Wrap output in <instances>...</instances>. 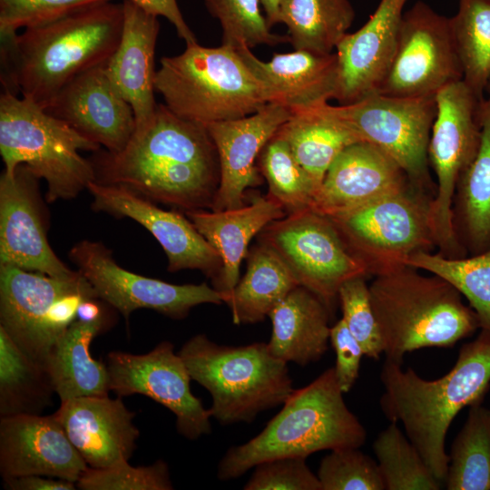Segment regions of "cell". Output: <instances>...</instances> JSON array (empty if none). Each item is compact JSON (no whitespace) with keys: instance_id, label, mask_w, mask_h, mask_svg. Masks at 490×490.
Wrapping results in <instances>:
<instances>
[{"instance_id":"obj_1","label":"cell","mask_w":490,"mask_h":490,"mask_svg":"<svg viewBox=\"0 0 490 490\" xmlns=\"http://www.w3.org/2000/svg\"><path fill=\"white\" fill-rule=\"evenodd\" d=\"M96 181L121 185L184 212L211 209L220 171L205 125L182 119L157 104L151 122L134 130L118 152H95Z\"/></svg>"},{"instance_id":"obj_2","label":"cell","mask_w":490,"mask_h":490,"mask_svg":"<svg viewBox=\"0 0 490 490\" xmlns=\"http://www.w3.org/2000/svg\"><path fill=\"white\" fill-rule=\"evenodd\" d=\"M123 7L113 1L1 38L4 91L44 109L77 75L106 66L121 40Z\"/></svg>"},{"instance_id":"obj_3","label":"cell","mask_w":490,"mask_h":490,"mask_svg":"<svg viewBox=\"0 0 490 490\" xmlns=\"http://www.w3.org/2000/svg\"><path fill=\"white\" fill-rule=\"evenodd\" d=\"M380 379L384 415L402 424L435 477L445 482L447 430L461 409L481 402L490 384V335L481 331L475 340L464 344L453 368L438 379H423L387 359Z\"/></svg>"},{"instance_id":"obj_4","label":"cell","mask_w":490,"mask_h":490,"mask_svg":"<svg viewBox=\"0 0 490 490\" xmlns=\"http://www.w3.org/2000/svg\"><path fill=\"white\" fill-rule=\"evenodd\" d=\"M335 368L304 387L294 389L281 410L248 442L230 447L218 465L221 481L238 478L259 463L346 447H360L365 427L348 409Z\"/></svg>"},{"instance_id":"obj_5","label":"cell","mask_w":490,"mask_h":490,"mask_svg":"<svg viewBox=\"0 0 490 490\" xmlns=\"http://www.w3.org/2000/svg\"><path fill=\"white\" fill-rule=\"evenodd\" d=\"M405 265L374 276L368 285L386 359L402 365L404 356L423 348H451L479 328L461 293L443 278Z\"/></svg>"},{"instance_id":"obj_6","label":"cell","mask_w":490,"mask_h":490,"mask_svg":"<svg viewBox=\"0 0 490 490\" xmlns=\"http://www.w3.org/2000/svg\"><path fill=\"white\" fill-rule=\"evenodd\" d=\"M178 354L191 379L210 392L209 410L220 425L251 423L294 391L288 363L275 358L264 342L225 346L197 334Z\"/></svg>"},{"instance_id":"obj_7","label":"cell","mask_w":490,"mask_h":490,"mask_svg":"<svg viewBox=\"0 0 490 490\" xmlns=\"http://www.w3.org/2000/svg\"><path fill=\"white\" fill-rule=\"evenodd\" d=\"M101 146L34 102L4 91L0 96V153L4 171L25 165L47 185L48 202L71 200L96 181L93 162L80 151Z\"/></svg>"},{"instance_id":"obj_8","label":"cell","mask_w":490,"mask_h":490,"mask_svg":"<svg viewBox=\"0 0 490 490\" xmlns=\"http://www.w3.org/2000/svg\"><path fill=\"white\" fill-rule=\"evenodd\" d=\"M155 91L179 117L207 125L238 119L268 103L265 91L233 47L186 45L161 59Z\"/></svg>"},{"instance_id":"obj_9","label":"cell","mask_w":490,"mask_h":490,"mask_svg":"<svg viewBox=\"0 0 490 490\" xmlns=\"http://www.w3.org/2000/svg\"><path fill=\"white\" fill-rule=\"evenodd\" d=\"M433 195L409 183L355 209L327 216L348 250L377 276L436 248L430 219Z\"/></svg>"},{"instance_id":"obj_10","label":"cell","mask_w":490,"mask_h":490,"mask_svg":"<svg viewBox=\"0 0 490 490\" xmlns=\"http://www.w3.org/2000/svg\"><path fill=\"white\" fill-rule=\"evenodd\" d=\"M436 113L428 143V161L436 179L430 219L438 252L466 257L453 222V202L458 180L476 154L485 98L464 80L447 84L435 95Z\"/></svg>"},{"instance_id":"obj_11","label":"cell","mask_w":490,"mask_h":490,"mask_svg":"<svg viewBox=\"0 0 490 490\" xmlns=\"http://www.w3.org/2000/svg\"><path fill=\"white\" fill-rule=\"evenodd\" d=\"M361 142L392 157L412 184L430 192L428 143L436 113L435 96L402 98L372 93L349 104L318 105Z\"/></svg>"},{"instance_id":"obj_12","label":"cell","mask_w":490,"mask_h":490,"mask_svg":"<svg viewBox=\"0 0 490 490\" xmlns=\"http://www.w3.org/2000/svg\"><path fill=\"white\" fill-rule=\"evenodd\" d=\"M257 242L271 250L298 284L316 294L331 312L341 285L368 275L329 219L312 209L271 221L257 235Z\"/></svg>"},{"instance_id":"obj_13","label":"cell","mask_w":490,"mask_h":490,"mask_svg":"<svg viewBox=\"0 0 490 490\" xmlns=\"http://www.w3.org/2000/svg\"><path fill=\"white\" fill-rule=\"evenodd\" d=\"M68 256L97 299L111 305L126 320L139 309L182 319L196 306L224 303L222 295L205 282L177 285L129 271L116 263L112 250L100 241L81 240L71 248Z\"/></svg>"},{"instance_id":"obj_14","label":"cell","mask_w":490,"mask_h":490,"mask_svg":"<svg viewBox=\"0 0 490 490\" xmlns=\"http://www.w3.org/2000/svg\"><path fill=\"white\" fill-rule=\"evenodd\" d=\"M463 80L450 18L422 1L403 14L396 53L377 93L402 98L435 96Z\"/></svg>"},{"instance_id":"obj_15","label":"cell","mask_w":490,"mask_h":490,"mask_svg":"<svg viewBox=\"0 0 490 490\" xmlns=\"http://www.w3.org/2000/svg\"><path fill=\"white\" fill-rule=\"evenodd\" d=\"M106 366L110 389L122 397L140 394L172 411L177 432L196 440L211 432V413L191 391L190 373L174 346L160 342L145 354L112 351Z\"/></svg>"},{"instance_id":"obj_16","label":"cell","mask_w":490,"mask_h":490,"mask_svg":"<svg viewBox=\"0 0 490 490\" xmlns=\"http://www.w3.org/2000/svg\"><path fill=\"white\" fill-rule=\"evenodd\" d=\"M93 290L80 272L62 279L0 265V328L26 355L44 366L64 333L55 322L57 303L69 294Z\"/></svg>"},{"instance_id":"obj_17","label":"cell","mask_w":490,"mask_h":490,"mask_svg":"<svg viewBox=\"0 0 490 490\" xmlns=\"http://www.w3.org/2000/svg\"><path fill=\"white\" fill-rule=\"evenodd\" d=\"M87 191L93 198V210L130 218L143 226L163 249L169 271L197 270L211 280L213 288L217 285L221 260L187 216L162 210L124 186L93 181Z\"/></svg>"},{"instance_id":"obj_18","label":"cell","mask_w":490,"mask_h":490,"mask_svg":"<svg viewBox=\"0 0 490 490\" xmlns=\"http://www.w3.org/2000/svg\"><path fill=\"white\" fill-rule=\"evenodd\" d=\"M37 178L24 164L0 177V265L14 266L55 278H73L52 250Z\"/></svg>"},{"instance_id":"obj_19","label":"cell","mask_w":490,"mask_h":490,"mask_svg":"<svg viewBox=\"0 0 490 490\" xmlns=\"http://www.w3.org/2000/svg\"><path fill=\"white\" fill-rule=\"evenodd\" d=\"M291 116L283 105L268 103L258 112L206 126L217 150L220 180L211 209L245 205L247 189L262 183L256 160L266 143Z\"/></svg>"},{"instance_id":"obj_20","label":"cell","mask_w":490,"mask_h":490,"mask_svg":"<svg viewBox=\"0 0 490 490\" xmlns=\"http://www.w3.org/2000/svg\"><path fill=\"white\" fill-rule=\"evenodd\" d=\"M88 468L54 414L1 416L3 480L38 475L77 483Z\"/></svg>"},{"instance_id":"obj_21","label":"cell","mask_w":490,"mask_h":490,"mask_svg":"<svg viewBox=\"0 0 490 490\" xmlns=\"http://www.w3.org/2000/svg\"><path fill=\"white\" fill-rule=\"evenodd\" d=\"M44 110L110 152L122 151L135 129L133 110L105 66L77 75Z\"/></svg>"},{"instance_id":"obj_22","label":"cell","mask_w":490,"mask_h":490,"mask_svg":"<svg viewBox=\"0 0 490 490\" xmlns=\"http://www.w3.org/2000/svg\"><path fill=\"white\" fill-rule=\"evenodd\" d=\"M408 0H380L368 21L336 46V100L349 104L377 93L392 64L403 9Z\"/></svg>"},{"instance_id":"obj_23","label":"cell","mask_w":490,"mask_h":490,"mask_svg":"<svg viewBox=\"0 0 490 490\" xmlns=\"http://www.w3.org/2000/svg\"><path fill=\"white\" fill-rule=\"evenodd\" d=\"M69 440L91 468L130 460L140 431L135 413L122 397H81L61 402L54 413Z\"/></svg>"},{"instance_id":"obj_24","label":"cell","mask_w":490,"mask_h":490,"mask_svg":"<svg viewBox=\"0 0 490 490\" xmlns=\"http://www.w3.org/2000/svg\"><path fill=\"white\" fill-rule=\"evenodd\" d=\"M412 183L399 164L368 142L346 147L328 168L311 209L325 216L347 211Z\"/></svg>"},{"instance_id":"obj_25","label":"cell","mask_w":490,"mask_h":490,"mask_svg":"<svg viewBox=\"0 0 490 490\" xmlns=\"http://www.w3.org/2000/svg\"><path fill=\"white\" fill-rule=\"evenodd\" d=\"M262 85L268 103L290 112L305 110L335 99L338 87L336 53L315 54L305 50L274 54L264 62L247 46L236 49Z\"/></svg>"},{"instance_id":"obj_26","label":"cell","mask_w":490,"mask_h":490,"mask_svg":"<svg viewBox=\"0 0 490 490\" xmlns=\"http://www.w3.org/2000/svg\"><path fill=\"white\" fill-rule=\"evenodd\" d=\"M123 24L117 49L106 73L130 103L135 129L145 127L156 110L154 54L160 24L158 16L131 0H123Z\"/></svg>"},{"instance_id":"obj_27","label":"cell","mask_w":490,"mask_h":490,"mask_svg":"<svg viewBox=\"0 0 490 490\" xmlns=\"http://www.w3.org/2000/svg\"><path fill=\"white\" fill-rule=\"evenodd\" d=\"M185 215L221 260V273L214 289L226 304L240 280V264L247 257L250 240L269 223L287 214L279 203L266 195L255 197L240 208L190 211Z\"/></svg>"},{"instance_id":"obj_28","label":"cell","mask_w":490,"mask_h":490,"mask_svg":"<svg viewBox=\"0 0 490 490\" xmlns=\"http://www.w3.org/2000/svg\"><path fill=\"white\" fill-rule=\"evenodd\" d=\"M331 311L312 291L294 288L270 313V353L286 363L306 366L328 350Z\"/></svg>"},{"instance_id":"obj_29","label":"cell","mask_w":490,"mask_h":490,"mask_svg":"<svg viewBox=\"0 0 490 490\" xmlns=\"http://www.w3.org/2000/svg\"><path fill=\"white\" fill-rule=\"evenodd\" d=\"M107 327L105 316L94 321L74 320L53 346L44 367L61 402L81 397L108 396L106 363L94 359L90 346Z\"/></svg>"},{"instance_id":"obj_30","label":"cell","mask_w":490,"mask_h":490,"mask_svg":"<svg viewBox=\"0 0 490 490\" xmlns=\"http://www.w3.org/2000/svg\"><path fill=\"white\" fill-rule=\"evenodd\" d=\"M487 93L478 150L458 180L453 202L456 238L472 255L490 249V90Z\"/></svg>"},{"instance_id":"obj_31","label":"cell","mask_w":490,"mask_h":490,"mask_svg":"<svg viewBox=\"0 0 490 490\" xmlns=\"http://www.w3.org/2000/svg\"><path fill=\"white\" fill-rule=\"evenodd\" d=\"M275 134L288 143L318 189L337 156L350 144L361 142L319 106L291 112Z\"/></svg>"},{"instance_id":"obj_32","label":"cell","mask_w":490,"mask_h":490,"mask_svg":"<svg viewBox=\"0 0 490 490\" xmlns=\"http://www.w3.org/2000/svg\"><path fill=\"white\" fill-rule=\"evenodd\" d=\"M247 270L226 302L236 325L260 322L297 286L280 260L265 246L249 249Z\"/></svg>"},{"instance_id":"obj_33","label":"cell","mask_w":490,"mask_h":490,"mask_svg":"<svg viewBox=\"0 0 490 490\" xmlns=\"http://www.w3.org/2000/svg\"><path fill=\"white\" fill-rule=\"evenodd\" d=\"M279 23L295 50L331 54L355 19L349 0H279Z\"/></svg>"},{"instance_id":"obj_34","label":"cell","mask_w":490,"mask_h":490,"mask_svg":"<svg viewBox=\"0 0 490 490\" xmlns=\"http://www.w3.org/2000/svg\"><path fill=\"white\" fill-rule=\"evenodd\" d=\"M55 394L45 367L0 328V416L41 415Z\"/></svg>"},{"instance_id":"obj_35","label":"cell","mask_w":490,"mask_h":490,"mask_svg":"<svg viewBox=\"0 0 490 490\" xmlns=\"http://www.w3.org/2000/svg\"><path fill=\"white\" fill-rule=\"evenodd\" d=\"M448 490H490V409L470 406L455 438L446 478Z\"/></svg>"},{"instance_id":"obj_36","label":"cell","mask_w":490,"mask_h":490,"mask_svg":"<svg viewBox=\"0 0 490 490\" xmlns=\"http://www.w3.org/2000/svg\"><path fill=\"white\" fill-rule=\"evenodd\" d=\"M406 265L437 275L453 285L469 302L479 328L490 335V249L469 258L420 251Z\"/></svg>"},{"instance_id":"obj_37","label":"cell","mask_w":490,"mask_h":490,"mask_svg":"<svg viewBox=\"0 0 490 490\" xmlns=\"http://www.w3.org/2000/svg\"><path fill=\"white\" fill-rule=\"evenodd\" d=\"M450 26L463 80L485 98L490 82V0H459Z\"/></svg>"},{"instance_id":"obj_38","label":"cell","mask_w":490,"mask_h":490,"mask_svg":"<svg viewBox=\"0 0 490 490\" xmlns=\"http://www.w3.org/2000/svg\"><path fill=\"white\" fill-rule=\"evenodd\" d=\"M258 162L268 183L267 195L279 203L287 215L311 209L318 187L283 139L274 134Z\"/></svg>"},{"instance_id":"obj_39","label":"cell","mask_w":490,"mask_h":490,"mask_svg":"<svg viewBox=\"0 0 490 490\" xmlns=\"http://www.w3.org/2000/svg\"><path fill=\"white\" fill-rule=\"evenodd\" d=\"M386 490H438L439 482L397 422L381 431L373 443Z\"/></svg>"},{"instance_id":"obj_40","label":"cell","mask_w":490,"mask_h":490,"mask_svg":"<svg viewBox=\"0 0 490 490\" xmlns=\"http://www.w3.org/2000/svg\"><path fill=\"white\" fill-rule=\"evenodd\" d=\"M209 12L219 20L222 44L235 49L258 44L276 45L289 37L272 34L260 0H205Z\"/></svg>"},{"instance_id":"obj_41","label":"cell","mask_w":490,"mask_h":490,"mask_svg":"<svg viewBox=\"0 0 490 490\" xmlns=\"http://www.w3.org/2000/svg\"><path fill=\"white\" fill-rule=\"evenodd\" d=\"M322 490H386L377 462L359 450H331L318 470Z\"/></svg>"},{"instance_id":"obj_42","label":"cell","mask_w":490,"mask_h":490,"mask_svg":"<svg viewBox=\"0 0 490 490\" xmlns=\"http://www.w3.org/2000/svg\"><path fill=\"white\" fill-rule=\"evenodd\" d=\"M82 490H171L168 465L157 460L150 466H132L128 460L103 468L89 467L76 483Z\"/></svg>"},{"instance_id":"obj_43","label":"cell","mask_w":490,"mask_h":490,"mask_svg":"<svg viewBox=\"0 0 490 490\" xmlns=\"http://www.w3.org/2000/svg\"><path fill=\"white\" fill-rule=\"evenodd\" d=\"M338 300L342 319L361 346L364 356L378 359L384 347L366 277H356L344 282L339 288Z\"/></svg>"},{"instance_id":"obj_44","label":"cell","mask_w":490,"mask_h":490,"mask_svg":"<svg viewBox=\"0 0 490 490\" xmlns=\"http://www.w3.org/2000/svg\"><path fill=\"white\" fill-rule=\"evenodd\" d=\"M113 0H0V37L43 25L91 5Z\"/></svg>"},{"instance_id":"obj_45","label":"cell","mask_w":490,"mask_h":490,"mask_svg":"<svg viewBox=\"0 0 490 490\" xmlns=\"http://www.w3.org/2000/svg\"><path fill=\"white\" fill-rule=\"evenodd\" d=\"M244 490H322L318 478L301 456H284L259 463Z\"/></svg>"},{"instance_id":"obj_46","label":"cell","mask_w":490,"mask_h":490,"mask_svg":"<svg viewBox=\"0 0 490 490\" xmlns=\"http://www.w3.org/2000/svg\"><path fill=\"white\" fill-rule=\"evenodd\" d=\"M329 341L336 353L335 372L343 393H348L355 385L364 356L358 340L348 330L343 319L330 328Z\"/></svg>"},{"instance_id":"obj_47","label":"cell","mask_w":490,"mask_h":490,"mask_svg":"<svg viewBox=\"0 0 490 490\" xmlns=\"http://www.w3.org/2000/svg\"><path fill=\"white\" fill-rule=\"evenodd\" d=\"M147 12L165 17L176 29L177 34L186 45L196 44L197 40L185 22L177 0H131Z\"/></svg>"},{"instance_id":"obj_48","label":"cell","mask_w":490,"mask_h":490,"mask_svg":"<svg viewBox=\"0 0 490 490\" xmlns=\"http://www.w3.org/2000/svg\"><path fill=\"white\" fill-rule=\"evenodd\" d=\"M9 490H75L76 483L38 475H30L3 480Z\"/></svg>"},{"instance_id":"obj_49","label":"cell","mask_w":490,"mask_h":490,"mask_svg":"<svg viewBox=\"0 0 490 490\" xmlns=\"http://www.w3.org/2000/svg\"><path fill=\"white\" fill-rule=\"evenodd\" d=\"M96 299L83 300L77 309L76 319L82 321H94L104 317L102 308L95 301Z\"/></svg>"},{"instance_id":"obj_50","label":"cell","mask_w":490,"mask_h":490,"mask_svg":"<svg viewBox=\"0 0 490 490\" xmlns=\"http://www.w3.org/2000/svg\"><path fill=\"white\" fill-rule=\"evenodd\" d=\"M270 27L279 23V0H260Z\"/></svg>"},{"instance_id":"obj_51","label":"cell","mask_w":490,"mask_h":490,"mask_svg":"<svg viewBox=\"0 0 490 490\" xmlns=\"http://www.w3.org/2000/svg\"><path fill=\"white\" fill-rule=\"evenodd\" d=\"M487 90H490V82H489V83H488V85H487L486 91H487Z\"/></svg>"}]
</instances>
